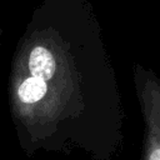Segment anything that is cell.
<instances>
[{"label": "cell", "mask_w": 160, "mask_h": 160, "mask_svg": "<svg viewBox=\"0 0 160 160\" xmlns=\"http://www.w3.org/2000/svg\"><path fill=\"white\" fill-rule=\"evenodd\" d=\"M134 82L144 121L141 160H160V76L136 65Z\"/></svg>", "instance_id": "cell-1"}, {"label": "cell", "mask_w": 160, "mask_h": 160, "mask_svg": "<svg viewBox=\"0 0 160 160\" xmlns=\"http://www.w3.org/2000/svg\"><path fill=\"white\" fill-rule=\"evenodd\" d=\"M56 55L46 45H36L29 55V70L32 78L46 81L55 71Z\"/></svg>", "instance_id": "cell-2"}, {"label": "cell", "mask_w": 160, "mask_h": 160, "mask_svg": "<svg viewBox=\"0 0 160 160\" xmlns=\"http://www.w3.org/2000/svg\"><path fill=\"white\" fill-rule=\"evenodd\" d=\"M19 99L25 104H36L41 101L46 95V85L38 78L25 79L18 89Z\"/></svg>", "instance_id": "cell-3"}]
</instances>
